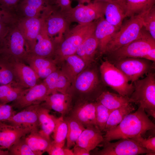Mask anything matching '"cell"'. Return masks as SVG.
<instances>
[{"label": "cell", "instance_id": "6da1fadb", "mask_svg": "<svg viewBox=\"0 0 155 155\" xmlns=\"http://www.w3.org/2000/svg\"><path fill=\"white\" fill-rule=\"evenodd\" d=\"M155 127V124L149 119L144 109L138 107L135 112L127 115L116 127L105 132L103 142L104 144L115 140L132 139L142 135Z\"/></svg>", "mask_w": 155, "mask_h": 155}, {"label": "cell", "instance_id": "7a4b0ae2", "mask_svg": "<svg viewBox=\"0 0 155 155\" xmlns=\"http://www.w3.org/2000/svg\"><path fill=\"white\" fill-rule=\"evenodd\" d=\"M97 22L79 24L65 33L64 38L55 46L54 55L56 63L62 62L66 57L75 54L82 42L94 32Z\"/></svg>", "mask_w": 155, "mask_h": 155}, {"label": "cell", "instance_id": "3957f363", "mask_svg": "<svg viewBox=\"0 0 155 155\" xmlns=\"http://www.w3.org/2000/svg\"><path fill=\"white\" fill-rule=\"evenodd\" d=\"M102 81L122 96L129 97L134 90L133 83H129L127 77L107 59L100 67Z\"/></svg>", "mask_w": 155, "mask_h": 155}, {"label": "cell", "instance_id": "277c9868", "mask_svg": "<svg viewBox=\"0 0 155 155\" xmlns=\"http://www.w3.org/2000/svg\"><path fill=\"white\" fill-rule=\"evenodd\" d=\"M1 53L14 60L26 63L30 54L25 40L16 22L0 43Z\"/></svg>", "mask_w": 155, "mask_h": 155}, {"label": "cell", "instance_id": "5b68a950", "mask_svg": "<svg viewBox=\"0 0 155 155\" xmlns=\"http://www.w3.org/2000/svg\"><path fill=\"white\" fill-rule=\"evenodd\" d=\"M155 47V40L143 27L139 37L129 43L108 54L112 62L127 57L143 58L150 49Z\"/></svg>", "mask_w": 155, "mask_h": 155}, {"label": "cell", "instance_id": "8992f818", "mask_svg": "<svg viewBox=\"0 0 155 155\" xmlns=\"http://www.w3.org/2000/svg\"><path fill=\"white\" fill-rule=\"evenodd\" d=\"M143 27L139 16L130 17L113 36L107 46L105 54H110L137 39Z\"/></svg>", "mask_w": 155, "mask_h": 155}, {"label": "cell", "instance_id": "52a82bcc", "mask_svg": "<svg viewBox=\"0 0 155 155\" xmlns=\"http://www.w3.org/2000/svg\"><path fill=\"white\" fill-rule=\"evenodd\" d=\"M134 90L129 97L130 103H134L144 110H155V74L150 72L142 79L133 82Z\"/></svg>", "mask_w": 155, "mask_h": 155}, {"label": "cell", "instance_id": "ba28073f", "mask_svg": "<svg viewBox=\"0 0 155 155\" xmlns=\"http://www.w3.org/2000/svg\"><path fill=\"white\" fill-rule=\"evenodd\" d=\"M86 4L80 3L75 7L63 12L70 22L87 24L103 17L105 2L91 1Z\"/></svg>", "mask_w": 155, "mask_h": 155}, {"label": "cell", "instance_id": "9c48e42d", "mask_svg": "<svg viewBox=\"0 0 155 155\" xmlns=\"http://www.w3.org/2000/svg\"><path fill=\"white\" fill-rule=\"evenodd\" d=\"M150 61L142 58L127 57L112 63L133 83L144 75L151 72L154 64Z\"/></svg>", "mask_w": 155, "mask_h": 155}, {"label": "cell", "instance_id": "30bf717a", "mask_svg": "<svg viewBox=\"0 0 155 155\" xmlns=\"http://www.w3.org/2000/svg\"><path fill=\"white\" fill-rule=\"evenodd\" d=\"M42 15L43 24L46 32L52 39L58 35V43L62 40L63 34L68 30L70 23L65 14L61 11H56L51 4H47Z\"/></svg>", "mask_w": 155, "mask_h": 155}, {"label": "cell", "instance_id": "8fae6325", "mask_svg": "<svg viewBox=\"0 0 155 155\" xmlns=\"http://www.w3.org/2000/svg\"><path fill=\"white\" fill-rule=\"evenodd\" d=\"M103 148L94 153L98 155H137L143 154L155 155V152L142 147L130 138L122 139L115 142L104 144Z\"/></svg>", "mask_w": 155, "mask_h": 155}, {"label": "cell", "instance_id": "7c38bea8", "mask_svg": "<svg viewBox=\"0 0 155 155\" xmlns=\"http://www.w3.org/2000/svg\"><path fill=\"white\" fill-rule=\"evenodd\" d=\"M47 87L42 82L31 88L25 89L12 103L13 107L22 109L28 106L40 104L48 95Z\"/></svg>", "mask_w": 155, "mask_h": 155}, {"label": "cell", "instance_id": "4fadbf2b", "mask_svg": "<svg viewBox=\"0 0 155 155\" xmlns=\"http://www.w3.org/2000/svg\"><path fill=\"white\" fill-rule=\"evenodd\" d=\"M19 20L16 24L25 40L30 53L36 43L37 36L43 25V18L41 16Z\"/></svg>", "mask_w": 155, "mask_h": 155}, {"label": "cell", "instance_id": "5bb4252c", "mask_svg": "<svg viewBox=\"0 0 155 155\" xmlns=\"http://www.w3.org/2000/svg\"><path fill=\"white\" fill-rule=\"evenodd\" d=\"M34 130L32 128L20 127L0 121V148L8 150L21 138Z\"/></svg>", "mask_w": 155, "mask_h": 155}, {"label": "cell", "instance_id": "9a60e30c", "mask_svg": "<svg viewBox=\"0 0 155 155\" xmlns=\"http://www.w3.org/2000/svg\"><path fill=\"white\" fill-rule=\"evenodd\" d=\"M40 105L37 104L27 107L4 122L19 127L38 130V111Z\"/></svg>", "mask_w": 155, "mask_h": 155}, {"label": "cell", "instance_id": "2e32d148", "mask_svg": "<svg viewBox=\"0 0 155 155\" xmlns=\"http://www.w3.org/2000/svg\"><path fill=\"white\" fill-rule=\"evenodd\" d=\"M100 84L97 70L91 68L84 69L79 74L72 86L79 92L91 94L98 90Z\"/></svg>", "mask_w": 155, "mask_h": 155}, {"label": "cell", "instance_id": "e0dca14e", "mask_svg": "<svg viewBox=\"0 0 155 155\" xmlns=\"http://www.w3.org/2000/svg\"><path fill=\"white\" fill-rule=\"evenodd\" d=\"M16 82L26 89L36 84L39 79L33 69L25 63L10 59Z\"/></svg>", "mask_w": 155, "mask_h": 155}, {"label": "cell", "instance_id": "ac0fdd59", "mask_svg": "<svg viewBox=\"0 0 155 155\" xmlns=\"http://www.w3.org/2000/svg\"><path fill=\"white\" fill-rule=\"evenodd\" d=\"M96 105V102L85 101L79 103L73 109L71 117L78 121L85 127H97L95 118Z\"/></svg>", "mask_w": 155, "mask_h": 155}, {"label": "cell", "instance_id": "d6986e66", "mask_svg": "<svg viewBox=\"0 0 155 155\" xmlns=\"http://www.w3.org/2000/svg\"><path fill=\"white\" fill-rule=\"evenodd\" d=\"M36 43L30 53L42 57L49 58L54 55L55 44L47 34L43 26L37 37Z\"/></svg>", "mask_w": 155, "mask_h": 155}, {"label": "cell", "instance_id": "ffe728a7", "mask_svg": "<svg viewBox=\"0 0 155 155\" xmlns=\"http://www.w3.org/2000/svg\"><path fill=\"white\" fill-rule=\"evenodd\" d=\"M118 30L104 17L97 22L94 34L98 42V49L101 54H105L108 44Z\"/></svg>", "mask_w": 155, "mask_h": 155}, {"label": "cell", "instance_id": "44dd1931", "mask_svg": "<svg viewBox=\"0 0 155 155\" xmlns=\"http://www.w3.org/2000/svg\"><path fill=\"white\" fill-rule=\"evenodd\" d=\"M104 141L102 131L98 127H86L77 141L75 145L83 148L89 152L94 150Z\"/></svg>", "mask_w": 155, "mask_h": 155}, {"label": "cell", "instance_id": "7402d4cb", "mask_svg": "<svg viewBox=\"0 0 155 155\" xmlns=\"http://www.w3.org/2000/svg\"><path fill=\"white\" fill-rule=\"evenodd\" d=\"M61 73L73 84L78 75L86 68L83 60L76 54L69 56L62 61Z\"/></svg>", "mask_w": 155, "mask_h": 155}, {"label": "cell", "instance_id": "603a6c76", "mask_svg": "<svg viewBox=\"0 0 155 155\" xmlns=\"http://www.w3.org/2000/svg\"><path fill=\"white\" fill-rule=\"evenodd\" d=\"M106 20L118 30L126 17V13L122 5L118 1L105 2L104 11Z\"/></svg>", "mask_w": 155, "mask_h": 155}, {"label": "cell", "instance_id": "cb8c5ba5", "mask_svg": "<svg viewBox=\"0 0 155 155\" xmlns=\"http://www.w3.org/2000/svg\"><path fill=\"white\" fill-rule=\"evenodd\" d=\"M98 42L94 32L88 37L78 48L75 54L84 61L86 67L90 66L93 61Z\"/></svg>", "mask_w": 155, "mask_h": 155}, {"label": "cell", "instance_id": "d4e9b609", "mask_svg": "<svg viewBox=\"0 0 155 155\" xmlns=\"http://www.w3.org/2000/svg\"><path fill=\"white\" fill-rule=\"evenodd\" d=\"M49 110L40 104L38 111L39 127L38 132L41 135L51 140L50 135L54 129L57 118L50 113Z\"/></svg>", "mask_w": 155, "mask_h": 155}, {"label": "cell", "instance_id": "484cf974", "mask_svg": "<svg viewBox=\"0 0 155 155\" xmlns=\"http://www.w3.org/2000/svg\"><path fill=\"white\" fill-rule=\"evenodd\" d=\"M125 9L127 17L140 15L155 5V0H117Z\"/></svg>", "mask_w": 155, "mask_h": 155}, {"label": "cell", "instance_id": "4316f807", "mask_svg": "<svg viewBox=\"0 0 155 155\" xmlns=\"http://www.w3.org/2000/svg\"><path fill=\"white\" fill-rule=\"evenodd\" d=\"M71 100V96L69 93L56 92L48 95L44 101L43 106H42L49 110L63 113L68 109Z\"/></svg>", "mask_w": 155, "mask_h": 155}, {"label": "cell", "instance_id": "83f0119b", "mask_svg": "<svg viewBox=\"0 0 155 155\" xmlns=\"http://www.w3.org/2000/svg\"><path fill=\"white\" fill-rule=\"evenodd\" d=\"M96 101L112 111L130 103L129 97L106 90L98 96Z\"/></svg>", "mask_w": 155, "mask_h": 155}, {"label": "cell", "instance_id": "f1b7e54d", "mask_svg": "<svg viewBox=\"0 0 155 155\" xmlns=\"http://www.w3.org/2000/svg\"><path fill=\"white\" fill-rule=\"evenodd\" d=\"M38 130H34L24 137L25 140L35 155L46 152L51 142L41 135Z\"/></svg>", "mask_w": 155, "mask_h": 155}, {"label": "cell", "instance_id": "f546056e", "mask_svg": "<svg viewBox=\"0 0 155 155\" xmlns=\"http://www.w3.org/2000/svg\"><path fill=\"white\" fill-rule=\"evenodd\" d=\"M47 4L45 0H22L17 6L24 17L29 18L39 16Z\"/></svg>", "mask_w": 155, "mask_h": 155}, {"label": "cell", "instance_id": "4dcf8cb0", "mask_svg": "<svg viewBox=\"0 0 155 155\" xmlns=\"http://www.w3.org/2000/svg\"><path fill=\"white\" fill-rule=\"evenodd\" d=\"M25 89L16 81L0 86V104L14 101Z\"/></svg>", "mask_w": 155, "mask_h": 155}, {"label": "cell", "instance_id": "1f68e13d", "mask_svg": "<svg viewBox=\"0 0 155 155\" xmlns=\"http://www.w3.org/2000/svg\"><path fill=\"white\" fill-rule=\"evenodd\" d=\"M67 126L66 138L67 148L70 149L76 142L85 127L81 123L71 117L65 119Z\"/></svg>", "mask_w": 155, "mask_h": 155}, {"label": "cell", "instance_id": "d6a6232c", "mask_svg": "<svg viewBox=\"0 0 155 155\" xmlns=\"http://www.w3.org/2000/svg\"><path fill=\"white\" fill-rule=\"evenodd\" d=\"M135 110V107L130 103L112 111L107 120L104 131L116 127L127 115Z\"/></svg>", "mask_w": 155, "mask_h": 155}, {"label": "cell", "instance_id": "836d02e7", "mask_svg": "<svg viewBox=\"0 0 155 155\" xmlns=\"http://www.w3.org/2000/svg\"><path fill=\"white\" fill-rule=\"evenodd\" d=\"M16 81L10 59L0 54V86Z\"/></svg>", "mask_w": 155, "mask_h": 155}, {"label": "cell", "instance_id": "e575fe53", "mask_svg": "<svg viewBox=\"0 0 155 155\" xmlns=\"http://www.w3.org/2000/svg\"><path fill=\"white\" fill-rule=\"evenodd\" d=\"M67 132V126L62 116L57 118L55 126L53 132V141L51 143L60 147L64 146Z\"/></svg>", "mask_w": 155, "mask_h": 155}, {"label": "cell", "instance_id": "d590c367", "mask_svg": "<svg viewBox=\"0 0 155 155\" xmlns=\"http://www.w3.org/2000/svg\"><path fill=\"white\" fill-rule=\"evenodd\" d=\"M26 63L35 71L37 70L56 65L54 60L49 58H44L32 55L30 53Z\"/></svg>", "mask_w": 155, "mask_h": 155}, {"label": "cell", "instance_id": "8d00e7d4", "mask_svg": "<svg viewBox=\"0 0 155 155\" xmlns=\"http://www.w3.org/2000/svg\"><path fill=\"white\" fill-rule=\"evenodd\" d=\"M139 16L141 19L145 29L155 40V5L146 13Z\"/></svg>", "mask_w": 155, "mask_h": 155}, {"label": "cell", "instance_id": "74e56055", "mask_svg": "<svg viewBox=\"0 0 155 155\" xmlns=\"http://www.w3.org/2000/svg\"><path fill=\"white\" fill-rule=\"evenodd\" d=\"M96 102L95 118L96 125L101 131H104L106 122L112 111L101 103Z\"/></svg>", "mask_w": 155, "mask_h": 155}, {"label": "cell", "instance_id": "f35d334b", "mask_svg": "<svg viewBox=\"0 0 155 155\" xmlns=\"http://www.w3.org/2000/svg\"><path fill=\"white\" fill-rule=\"evenodd\" d=\"M23 137L8 150L10 155H35L26 142Z\"/></svg>", "mask_w": 155, "mask_h": 155}, {"label": "cell", "instance_id": "ab89813d", "mask_svg": "<svg viewBox=\"0 0 155 155\" xmlns=\"http://www.w3.org/2000/svg\"><path fill=\"white\" fill-rule=\"evenodd\" d=\"M60 71L57 69L54 71L44 79L43 82L47 88L48 95L57 92L56 85Z\"/></svg>", "mask_w": 155, "mask_h": 155}, {"label": "cell", "instance_id": "60d3db41", "mask_svg": "<svg viewBox=\"0 0 155 155\" xmlns=\"http://www.w3.org/2000/svg\"><path fill=\"white\" fill-rule=\"evenodd\" d=\"M71 86L70 81L60 71L56 83L57 92L63 94L68 93Z\"/></svg>", "mask_w": 155, "mask_h": 155}, {"label": "cell", "instance_id": "b9f144b4", "mask_svg": "<svg viewBox=\"0 0 155 155\" xmlns=\"http://www.w3.org/2000/svg\"><path fill=\"white\" fill-rule=\"evenodd\" d=\"M138 143L143 148L155 152V136L144 138L142 135H139L131 139Z\"/></svg>", "mask_w": 155, "mask_h": 155}, {"label": "cell", "instance_id": "7bdbcfd3", "mask_svg": "<svg viewBox=\"0 0 155 155\" xmlns=\"http://www.w3.org/2000/svg\"><path fill=\"white\" fill-rule=\"evenodd\" d=\"M16 113L12 105L0 104V121H7Z\"/></svg>", "mask_w": 155, "mask_h": 155}, {"label": "cell", "instance_id": "ee69618b", "mask_svg": "<svg viewBox=\"0 0 155 155\" xmlns=\"http://www.w3.org/2000/svg\"><path fill=\"white\" fill-rule=\"evenodd\" d=\"M46 152L50 155H74L72 150L56 146L51 142Z\"/></svg>", "mask_w": 155, "mask_h": 155}, {"label": "cell", "instance_id": "f6af8a7d", "mask_svg": "<svg viewBox=\"0 0 155 155\" xmlns=\"http://www.w3.org/2000/svg\"><path fill=\"white\" fill-rule=\"evenodd\" d=\"M21 0H0V8L11 13L14 9H16Z\"/></svg>", "mask_w": 155, "mask_h": 155}, {"label": "cell", "instance_id": "bcb514c9", "mask_svg": "<svg viewBox=\"0 0 155 155\" xmlns=\"http://www.w3.org/2000/svg\"><path fill=\"white\" fill-rule=\"evenodd\" d=\"M16 21L12 13L6 11L0 8V22L13 24Z\"/></svg>", "mask_w": 155, "mask_h": 155}, {"label": "cell", "instance_id": "7dc6e473", "mask_svg": "<svg viewBox=\"0 0 155 155\" xmlns=\"http://www.w3.org/2000/svg\"><path fill=\"white\" fill-rule=\"evenodd\" d=\"M57 69L56 65L37 70L35 72L39 78H45L52 73Z\"/></svg>", "mask_w": 155, "mask_h": 155}, {"label": "cell", "instance_id": "c3c4849f", "mask_svg": "<svg viewBox=\"0 0 155 155\" xmlns=\"http://www.w3.org/2000/svg\"><path fill=\"white\" fill-rule=\"evenodd\" d=\"M13 24L0 22V43L7 33L11 26Z\"/></svg>", "mask_w": 155, "mask_h": 155}, {"label": "cell", "instance_id": "681fc988", "mask_svg": "<svg viewBox=\"0 0 155 155\" xmlns=\"http://www.w3.org/2000/svg\"><path fill=\"white\" fill-rule=\"evenodd\" d=\"M73 150L74 155H89L90 152L85 149L75 145Z\"/></svg>", "mask_w": 155, "mask_h": 155}, {"label": "cell", "instance_id": "f907efd6", "mask_svg": "<svg viewBox=\"0 0 155 155\" xmlns=\"http://www.w3.org/2000/svg\"><path fill=\"white\" fill-rule=\"evenodd\" d=\"M143 58L155 62V47L149 50Z\"/></svg>", "mask_w": 155, "mask_h": 155}, {"label": "cell", "instance_id": "816d5d0a", "mask_svg": "<svg viewBox=\"0 0 155 155\" xmlns=\"http://www.w3.org/2000/svg\"><path fill=\"white\" fill-rule=\"evenodd\" d=\"M145 112L147 113L148 115L152 116L153 118H155V110H144Z\"/></svg>", "mask_w": 155, "mask_h": 155}, {"label": "cell", "instance_id": "f5cc1de1", "mask_svg": "<svg viewBox=\"0 0 155 155\" xmlns=\"http://www.w3.org/2000/svg\"><path fill=\"white\" fill-rule=\"evenodd\" d=\"M10 155L8 150H3L0 148V155Z\"/></svg>", "mask_w": 155, "mask_h": 155}, {"label": "cell", "instance_id": "db71d44e", "mask_svg": "<svg viewBox=\"0 0 155 155\" xmlns=\"http://www.w3.org/2000/svg\"><path fill=\"white\" fill-rule=\"evenodd\" d=\"M101 1L104 2H109L115 1H117V0H81L79 1Z\"/></svg>", "mask_w": 155, "mask_h": 155}, {"label": "cell", "instance_id": "11a10c76", "mask_svg": "<svg viewBox=\"0 0 155 155\" xmlns=\"http://www.w3.org/2000/svg\"><path fill=\"white\" fill-rule=\"evenodd\" d=\"M47 3H51V0H45Z\"/></svg>", "mask_w": 155, "mask_h": 155}, {"label": "cell", "instance_id": "9f6ffc18", "mask_svg": "<svg viewBox=\"0 0 155 155\" xmlns=\"http://www.w3.org/2000/svg\"><path fill=\"white\" fill-rule=\"evenodd\" d=\"M80 0H79V1H80Z\"/></svg>", "mask_w": 155, "mask_h": 155}, {"label": "cell", "instance_id": "6f0895ef", "mask_svg": "<svg viewBox=\"0 0 155 155\" xmlns=\"http://www.w3.org/2000/svg\"></svg>", "mask_w": 155, "mask_h": 155}]
</instances>
